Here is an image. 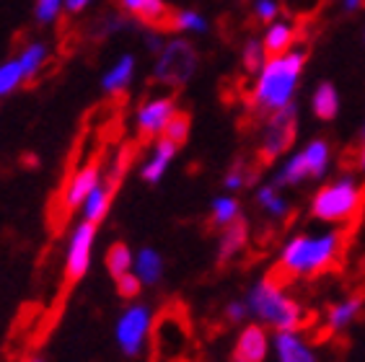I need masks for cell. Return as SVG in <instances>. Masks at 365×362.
Instances as JSON below:
<instances>
[{
	"label": "cell",
	"instance_id": "obj_1",
	"mask_svg": "<svg viewBox=\"0 0 365 362\" xmlns=\"http://www.w3.org/2000/svg\"><path fill=\"white\" fill-rule=\"evenodd\" d=\"M342 230H324V233H298L282 246L277 267L288 277H314L319 272L334 267L342 251Z\"/></svg>",
	"mask_w": 365,
	"mask_h": 362
},
{
	"label": "cell",
	"instance_id": "obj_2",
	"mask_svg": "<svg viewBox=\"0 0 365 362\" xmlns=\"http://www.w3.org/2000/svg\"><path fill=\"white\" fill-rule=\"evenodd\" d=\"M246 306H249V316L257 324L272 329V331H282V329H301L306 321V311L293 295H288L274 279L264 277L257 285L249 287L246 293Z\"/></svg>",
	"mask_w": 365,
	"mask_h": 362
},
{
	"label": "cell",
	"instance_id": "obj_3",
	"mask_svg": "<svg viewBox=\"0 0 365 362\" xmlns=\"http://www.w3.org/2000/svg\"><path fill=\"white\" fill-rule=\"evenodd\" d=\"M309 52L306 49H298V52H290L285 57H274L269 60L264 68H262L259 83L254 86V98L252 109L262 114L277 112L285 104H290V96H293V88L298 83V76H301V68L306 63Z\"/></svg>",
	"mask_w": 365,
	"mask_h": 362
},
{
	"label": "cell",
	"instance_id": "obj_4",
	"mask_svg": "<svg viewBox=\"0 0 365 362\" xmlns=\"http://www.w3.org/2000/svg\"><path fill=\"white\" fill-rule=\"evenodd\" d=\"M363 207V187L355 176H339L327 187H322L311 200V217L322 223L342 225L350 223Z\"/></svg>",
	"mask_w": 365,
	"mask_h": 362
},
{
	"label": "cell",
	"instance_id": "obj_5",
	"mask_svg": "<svg viewBox=\"0 0 365 362\" xmlns=\"http://www.w3.org/2000/svg\"><path fill=\"white\" fill-rule=\"evenodd\" d=\"M197 65H200V52L192 42H171L161 49V57L155 63V73L150 83L169 86L174 90H182L184 83L195 76Z\"/></svg>",
	"mask_w": 365,
	"mask_h": 362
},
{
	"label": "cell",
	"instance_id": "obj_6",
	"mask_svg": "<svg viewBox=\"0 0 365 362\" xmlns=\"http://www.w3.org/2000/svg\"><path fill=\"white\" fill-rule=\"evenodd\" d=\"M153 331V311L145 303L127 306L114 324V341L125 357L135 360L145 352V344Z\"/></svg>",
	"mask_w": 365,
	"mask_h": 362
},
{
	"label": "cell",
	"instance_id": "obj_7",
	"mask_svg": "<svg viewBox=\"0 0 365 362\" xmlns=\"http://www.w3.org/2000/svg\"><path fill=\"white\" fill-rule=\"evenodd\" d=\"M295 125H298V114H295L293 104H285L282 109L269 117L267 127H264V135H262L259 143V163H269L277 155H282L293 145L295 140Z\"/></svg>",
	"mask_w": 365,
	"mask_h": 362
},
{
	"label": "cell",
	"instance_id": "obj_8",
	"mask_svg": "<svg viewBox=\"0 0 365 362\" xmlns=\"http://www.w3.org/2000/svg\"><path fill=\"white\" fill-rule=\"evenodd\" d=\"M93 244H96V223H78L68 241V254H65V279L78 282L91 269Z\"/></svg>",
	"mask_w": 365,
	"mask_h": 362
},
{
	"label": "cell",
	"instance_id": "obj_9",
	"mask_svg": "<svg viewBox=\"0 0 365 362\" xmlns=\"http://www.w3.org/2000/svg\"><path fill=\"white\" fill-rule=\"evenodd\" d=\"M122 6L143 24L158 34H169L179 29V11L163 0H122Z\"/></svg>",
	"mask_w": 365,
	"mask_h": 362
},
{
	"label": "cell",
	"instance_id": "obj_10",
	"mask_svg": "<svg viewBox=\"0 0 365 362\" xmlns=\"http://www.w3.org/2000/svg\"><path fill=\"white\" fill-rule=\"evenodd\" d=\"M101 181V155H93L88 163H83L81 168H76L63 187V210L73 212L83 205V200L88 197L93 187Z\"/></svg>",
	"mask_w": 365,
	"mask_h": 362
},
{
	"label": "cell",
	"instance_id": "obj_11",
	"mask_svg": "<svg viewBox=\"0 0 365 362\" xmlns=\"http://www.w3.org/2000/svg\"><path fill=\"white\" fill-rule=\"evenodd\" d=\"M272 352V336L262 324H246L233 344V362H264Z\"/></svg>",
	"mask_w": 365,
	"mask_h": 362
},
{
	"label": "cell",
	"instance_id": "obj_12",
	"mask_svg": "<svg viewBox=\"0 0 365 362\" xmlns=\"http://www.w3.org/2000/svg\"><path fill=\"white\" fill-rule=\"evenodd\" d=\"M272 355L277 362H319L314 344L298 329H282L272 334Z\"/></svg>",
	"mask_w": 365,
	"mask_h": 362
},
{
	"label": "cell",
	"instance_id": "obj_13",
	"mask_svg": "<svg viewBox=\"0 0 365 362\" xmlns=\"http://www.w3.org/2000/svg\"><path fill=\"white\" fill-rule=\"evenodd\" d=\"M174 112H176L174 98H155V101L143 106L140 114H138V135H140V143H150L153 138H158Z\"/></svg>",
	"mask_w": 365,
	"mask_h": 362
},
{
	"label": "cell",
	"instance_id": "obj_14",
	"mask_svg": "<svg viewBox=\"0 0 365 362\" xmlns=\"http://www.w3.org/2000/svg\"><path fill=\"white\" fill-rule=\"evenodd\" d=\"M133 272L138 274L143 287H155L161 282L163 272H166V262H163L161 251L153 249V246H143V249L135 254Z\"/></svg>",
	"mask_w": 365,
	"mask_h": 362
},
{
	"label": "cell",
	"instance_id": "obj_15",
	"mask_svg": "<svg viewBox=\"0 0 365 362\" xmlns=\"http://www.w3.org/2000/svg\"><path fill=\"white\" fill-rule=\"evenodd\" d=\"M176 150H179V145H176V143H171V140H166V138L158 140V143H155V148H153V153H150V158H148L145 163H143V168H140L143 181H148V184H158V181L163 179V174L169 171Z\"/></svg>",
	"mask_w": 365,
	"mask_h": 362
},
{
	"label": "cell",
	"instance_id": "obj_16",
	"mask_svg": "<svg viewBox=\"0 0 365 362\" xmlns=\"http://www.w3.org/2000/svg\"><path fill=\"white\" fill-rule=\"evenodd\" d=\"M112 197H114V187L109 184V181H98L96 187L88 192V197L83 200V205H81V212H83V220H88V223H101L106 217V212H109V207H112Z\"/></svg>",
	"mask_w": 365,
	"mask_h": 362
},
{
	"label": "cell",
	"instance_id": "obj_17",
	"mask_svg": "<svg viewBox=\"0 0 365 362\" xmlns=\"http://www.w3.org/2000/svg\"><path fill=\"white\" fill-rule=\"evenodd\" d=\"M246 241H249V228H246V223L241 217L233 220L231 225H225L223 236H220V244H218V262L233 259L246 246Z\"/></svg>",
	"mask_w": 365,
	"mask_h": 362
},
{
	"label": "cell",
	"instance_id": "obj_18",
	"mask_svg": "<svg viewBox=\"0 0 365 362\" xmlns=\"http://www.w3.org/2000/svg\"><path fill=\"white\" fill-rule=\"evenodd\" d=\"M360 311H363V300L360 298L339 300V303H334L329 308V314H327V326H329V331H344L352 321L358 319Z\"/></svg>",
	"mask_w": 365,
	"mask_h": 362
},
{
	"label": "cell",
	"instance_id": "obj_19",
	"mask_svg": "<svg viewBox=\"0 0 365 362\" xmlns=\"http://www.w3.org/2000/svg\"><path fill=\"white\" fill-rule=\"evenodd\" d=\"M311 179V166H309V160H306V155L301 153H295L293 158L285 163V166L274 174V187L280 189V187H298L301 181Z\"/></svg>",
	"mask_w": 365,
	"mask_h": 362
},
{
	"label": "cell",
	"instance_id": "obj_20",
	"mask_svg": "<svg viewBox=\"0 0 365 362\" xmlns=\"http://www.w3.org/2000/svg\"><path fill=\"white\" fill-rule=\"evenodd\" d=\"M293 42H295L293 24L290 21L274 24V26H269L267 36H264V55H267V60H274V57H280Z\"/></svg>",
	"mask_w": 365,
	"mask_h": 362
},
{
	"label": "cell",
	"instance_id": "obj_21",
	"mask_svg": "<svg viewBox=\"0 0 365 362\" xmlns=\"http://www.w3.org/2000/svg\"><path fill=\"white\" fill-rule=\"evenodd\" d=\"M311 106H314V114H317L322 122H329V119L337 117L339 109V96L331 83H322L314 90V98H311Z\"/></svg>",
	"mask_w": 365,
	"mask_h": 362
},
{
	"label": "cell",
	"instance_id": "obj_22",
	"mask_svg": "<svg viewBox=\"0 0 365 362\" xmlns=\"http://www.w3.org/2000/svg\"><path fill=\"white\" fill-rule=\"evenodd\" d=\"M104 264H106V272L117 279V277H122L125 272H133L135 254L130 251V246H127V244L117 241V244H112V246H109V251H106Z\"/></svg>",
	"mask_w": 365,
	"mask_h": 362
},
{
	"label": "cell",
	"instance_id": "obj_23",
	"mask_svg": "<svg viewBox=\"0 0 365 362\" xmlns=\"http://www.w3.org/2000/svg\"><path fill=\"white\" fill-rule=\"evenodd\" d=\"M257 202H259V207L264 210L269 217H274V220H282V217H288V212H290L288 200L277 192L274 184H267V187H262L259 192H257Z\"/></svg>",
	"mask_w": 365,
	"mask_h": 362
},
{
	"label": "cell",
	"instance_id": "obj_24",
	"mask_svg": "<svg viewBox=\"0 0 365 362\" xmlns=\"http://www.w3.org/2000/svg\"><path fill=\"white\" fill-rule=\"evenodd\" d=\"M303 155H306L311 166V179H322L327 174V168H329V143L327 140H311L309 145L303 148Z\"/></svg>",
	"mask_w": 365,
	"mask_h": 362
},
{
	"label": "cell",
	"instance_id": "obj_25",
	"mask_svg": "<svg viewBox=\"0 0 365 362\" xmlns=\"http://www.w3.org/2000/svg\"><path fill=\"white\" fill-rule=\"evenodd\" d=\"M239 217H241V205L236 197H218V200H212L210 220L215 228H225V225H231Z\"/></svg>",
	"mask_w": 365,
	"mask_h": 362
},
{
	"label": "cell",
	"instance_id": "obj_26",
	"mask_svg": "<svg viewBox=\"0 0 365 362\" xmlns=\"http://www.w3.org/2000/svg\"><path fill=\"white\" fill-rule=\"evenodd\" d=\"M133 68H135V60L130 55H125L120 63L104 76V88L109 90V93L127 90V83H130V78H133Z\"/></svg>",
	"mask_w": 365,
	"mask_h": 362
},
{
	"label": "cell",
	"instance_id": "obj_27",
	"mask_svg": "<svg viewBox=\"0 0 365 362\" xmlns=\"http://www.w3.org/2000/svg\"><path fill=\"white\" fill-rule=\"evenodd\" d=\"M190 125H192V117L187 112H179L176 109L174 114H171V119L166 122V127H163L161 138L171 140V143H176V145L182 148L184 143H187V138H190Z\"/></svg>",
	"mask_w": 365,
	"mask_h": 362
},
{
	"label": "cell",
	"instance_id": "obj_28",
	"mask_svg": "<svg viewBox=\"0 0 365 362\" xmlns=\"http://www.w3.org/2000/svg\"><path fill=\"white\" fill-rule=\"evenodd\" d=\"M267 65V55H264V44L259 42H246L244 44V68L241 73L244 76H254V73H259L262 68Z\"/></svg>",
	"mask_w": 365,
	"mask_h": 362
},
{
	"label": "cell",
	"instance_id": "obj_29",
	"mask_svg": "<svg viewBox=\"0 0 365 362\" xmlns=\"http://www.w3.org/2000/svg\"><path fill=\"white\" fill-rule=\"evenodd\" d=\"M254 179H257V171H254L252 166H246V163H233L231 171L225 174L223 184L228 192H239V189L249 187Z\"/></svg>",
	"mask_w": 365,
	"mask_h": 362
},
{
	"label": "cell",
	"instance_id": "obj_30",
	"mask_svg": "<svg viewBox=\"0 0 365 362\" xmlns=\"http://www.w3.org/2000/svg\"><path fill=\"white\" fill-rule=\"evenodd\" d=\"M21 81H24L21 60H14V63L3 65V68H0V96H6L8 90H14Z\"/></svg>",
	"mask_w": 365,
	"mask_h": 362
},
{
	"label": "cell",
	"instance_id": "obj_31",
	"mask_svg": "<svg viewBox=\"0 0 365 362\" xmlns=\"http://www.w3.org/2000/svg\"><path fill=\"white\" fill-rule=\"evenodd\" d=\"M44 57H47V47H44V44H29V49L21 55L24 81H26L29 76H34L36 70L42 68Z\"/></svg>",
	"mask_w": 365,
	"mask_h": 362
},
{
	"label": "cell",
	"instance_id": "obj_32",
	"mask_svg": "<svg viewBox=\"0 0 365 362\" xmlns=\"http://www.w3.org/2000/svg\"><path fill=\"white\" fill-rule=\"evenodd\" d=\"M114 282H117V295H120L122 300H135L143 293V282L138 279L135 272H125V274L117 277Z\"/></svg>",
	"mask_w": 365,
	"mask_h": 362
},
{
	"label": "cell",
	"instance_id": "obj_33",
	"mask_svg": "<svg viewBox=\"0 0 365 362\" xmlns=\"http://www.w3.org/2000/svg\"><path fill=\"white\" fill-rule=\"evenodd\" d=\"M225 319H228V324H236V326L246 324V319H252L246 300H231V303L225 306Z\"/></svg>",
	"mask_w": 365,
	"mask_h": 362
},
{
	"label": "cell",
	"instance_id": "obj_34",
	"mask_svg": "<svg viewBox=\"0 0 365 362\" xmlns=\"http://www.w3.org/2000/svg\"><path fill=\"white\" fill-rule=\"evenodd\" d=\"M254 16H257V21H259L262 26L267 21H272L274 16H277L274 0H254Z\"/></svg>",
	"mask_w": 365,
	"mask_h": 362
},
{
	"label": "cell",
	"instance_id": "obj_35",
	"mask_svg": "<svg viewBox=\"0 0 365 362\" xmlns=\"http://www.w3.org/2000/svg\"><path fill=\"white\" fill-rule=\"evenodd\" d=\"M179 29H192V31H205V19L192 14V11H179Z\"/></svg>",
	"mask_w": 365,
	"mask_h": 362
},
{
	"label": "cell",
	"instance_id": "obj_36",
	"mask_svg": "<svg viewBox=\"0 0 365 362\" xmlns=\"http://www.w3.org/2000/svg\"><path fill=\"white\" fill-rule=\"evenodd\" d=\"M60 11V0H39V6H36V19L42 24L52 21Z\"/></svg>",
	"mask_w": 365,
	"mask_h": 362
},
{
	"label": "cell",
	"instance_id": "obj_37",
	"mask_svg": "<svg viewBox=\"0 0 365 362\" xmlns=\"http://www.w3.org/2000/svg\"><path fill=\"white\" fill-rule=\"evenodd\" d=\"M88 3H91V0H68V11H71V14H78V11L86 8Z\"/></svg>",
	"mask_w": 365,
	"mask_h": 362
},
{
	"label": "cell",
	"instance_id": "obj_38",
	"mask_svg": "<svg viewBox=\"0 0 365 362\" xmlns=\"http://www.w3.org/2000/svg\"><path fill=\"white\" fill-rule=\"evenodd\" d=\"M344 8H347V11H355V8H365V0H344Z\"/></svg>",
	"mask_w": 365,
	"mask_h": 362
},
{
	"label": "cell",
	"instance_id": "obj_39",
	"mask_svg": "<svg viewBox=\"0 0 365 362\" xmlns=\"http://www.w3.org/2000/svg\"><path fill=\"white\" fill-rule=\"evenodd\" d=\"M26 362H47V360H44V357H29Z\"/></svg>",
	"mask_w": 365,
	"mask_h": 362
},
{
	"label": "cell",
	"instance_id": "obj_40",
	"mask_svg": "<svg viewBox=\"0 0 365 362\" xmlns=\"http://www.w3.org/2000/svg\"><path fill=\"white\" fill-rule=\"evenodd\" d=\"M363 138H365V133H363Z\"/></svg>",
	"mask_w": 365,
	"mask_h": 362
}]
</instances>
